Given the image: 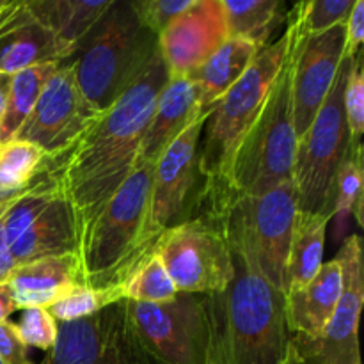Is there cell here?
<instances>
[{
	"label": "cell",
	"instance_id": "cell-34",
	"mask_svg": "<svg viewBox=\"0 0 364 364\" xmlns=\"http://www.w3.org/2000/svg\"><path fill=\"white\" fill-rule=\"evenodd\" d=\"M142 27L159 36L167 25L187 13L196 0H132Z\"/></svg>",
	"mask_w": 364,
	"mask_h": 364
},
{
	"label": "cell",
	"instance_id": "cell-31",
	"mask_svg": "<svg viewBox=\"0 0 364 364\" xmlns=\"http://www.w3.org/2000/svg\"><path fill=\"white\" fill-rule=\"evenodd\" d=\"M363 144L348 149L336 178V213H350L363 228L364 159Z\"/></svg>",
	"mask_w": 364,
	"mask_h": 364
},
{
	"label": "cell",
	"instance_id": "cell-10",
	"mask_svg": "<svg viewBox=\"0 0 364 364\" xmlns=\"http://www.w3.org/2000/svg\"><path fill=\"white\" fill-rule=\"evenodd\" d=\"M153 252L160 256L180 294H217L226 290L235 276L230 242L223 224L210 213L171 228Z\"/></svg>",
	"mask_w": 364,
	"mask_h": 364
},
{
	"label": "cell",
	"instance_id": "cell-24",
	"mask_svg": "<svg viewBox=\"0 0 364 364\" xmlns=\"http://www.w3.org/2000/svg\"><path fill=\"white\" fill-rule=\"evenodd\" d=\"M329 220L326 215L297 212L288 255V291L308 284L322 267Z\"/></svg>",
	"mask_w": 364,
	"mask_h": 364
},
{
	"label": "cell",
	"instance_id": "cell-14",
	"mask_svg": "<svg viewBox=\"0 0 364 364\" xmlns=\"http://www.w3.org/2000/svg\"><path fill=\"white\" fill-rule=\"evenodd\" d=\"M343 53L345 23L311 38H297L294 28L291 119L297 141L308 134L320 107L326 102L345 59Z\"/></svg>",
	"mask_w": 364,
	"mask_h": 364
},
{
	"label": "cell",
	"instance_id": "cell-1",
	"mask_svg": "<svg viewBox=\"0 0 364 364\" xmlns=\"http://www.w3.org/2000/svg\"><path fill=\"white\" fill-rule=\"evenodd\" d=\"M169 78L160 52L139 80L43 171L57 185L73 215L78 252L114 192L137 167V155L160 89Z\"/></svg>",
	"mask_w": 364,
	"mask_h": 364
},
{
	"label": "cell",
	"instance_id": "cell-39",
	"mask_svg": "<svg viewBox=\"0 0 364 364\" xmlns=\"http://www.w3.org/2000/svg\"><path fill=\"white\" fill-rule=\"evenodd\" d=\"M6 206H2V208H0V215H2V210L6 208ZM11 269H13V265H11L9 255H7L6 242H4V237H2V230H0V281L4 279V276H6Z\"/></svg>",
	"mask_w": 364,
	"mask_h": 364
},
{
	"label": "cell",
	"instance_id": "cell-16",
	"mask_svg": "<svg viewBox=\"0 0 364 364\" xmlns=\"http://www.w3.org/2000/svg\"><path fill=\"white\" fill-rule=\"evenodd\" d=\"M71 52L31 13L28 0H4L0 6V73L46 63H64Z\"/></svg>",
	"mask_w": 364,
	"mask_h": 364
},
{
	"label": "cell",
	"instance_id": "cell-32",
	"mask_svg": "<svg viewBox=\"0 0 364 364\" xmlns=\"http://www.w3.org/2000/svg\"><path fill=\"white\" fill-rule=\"evenodd\" d=\"M363 52L352 59L350 71L343 89V110L347 121L350 148L361 146L364 134V70H363Z\"/></svg>",
	"mask_w": 364,
	"mask_h": 364
},
{
	"label": "cell",
	"instance_id": "cell-43",
	"mask_svg": "<svg viewBox=\"0 0 364 364\" xmlns=\"http://www.w3.org/2000/svg\"><path fill=\"white\" fill-rule=\"evenodd\" d=\"M0 364H4V363H2V361H0Z\"/></svg>",
	"mask_w": 364,
	"mask_h": 364
},
{
	"label": "cell",
	"instance_id": "cell-25",
	"mask_svg": "<svg viewBox=\"0 0 364 364\" xmlns=\"http://www.w3.org/2000/svg\"><path fill=\"white\" fill-rule=\"evenodd\" d=\"M230 38L267 46L270 34L283 20V0H220Z\"/></svg>",
	"mask_w": 364,
	"mask_h": 364
},
{
	"label": "cell",
	"instance_id": "cell-41",
	"mask_svg": "<svg viewBox=\"0 0 364 364\" xmlns=\"http://www.w3.org/2000/svg\"><path fill=\"white\" fill-rule=\"evenodd\" d=\"M283 364H299L297 359H295V354H294V348H291V345L288 343V348H287V355H284V361Z\"/></svg>",
	"mask_w": 364,
	"mask_h": 364
},
{
	"label": "cell",
	"instance_id": "cell-37",
	"mask_svg": "<svg viewBox=\"0 0 364 364\" xmlns=\"http://www.w3.org/2000/svg\"><path fill=\"white\" fill-rule=\"evenodd\" d=\"M16 302H14L13 291L6 283L0 281V322L9 320V316L16 311Z\"/></svg>",
	"mask_w": 364,
	"mask_h": 364
},
{
	"label": "cell",
	"instance_id": "cell-7",
	"mask_svg": "<svg viewBox=\"0 0 364 364\" xmlns=\"http://www.w3.org/2000/svg\"><path fill=\"white\" fill-rule=\"evenodd\" d=\"M352 59H343L326 102L320 107L308 134L297 142L294 185L297 212L308 215H336V178L348 148L343 89Z\"/></svg>",
	"mask_w": 364,
	"mask_h": 364
},
{
	"label": "cell",
	"instance_id": "cell-17",
	"mask_svg": "<svg viewBox=\"0 0 364 364\" xmlns=\"http://www.w3.org/2000/svg\"><path fill=\"white\" fill-rule=\"evenodd\" d=\"M2 283L13 291L18 309L50 308L82 287L78 255L36 259L11 269Z\"/></svg>",
	"mask_w": 364,
	"mask_h": 364
},
{
	"label": "cell",
	"instance_id": "cell-28",
	"mask_svg": "<svg viewBox=\"0 0 364 364\" xmlns=\"http://www.w3.org/2000/svg\"><path fill=\"white\" fill-rule=\"evenodd\" d=\"M121 284L124 288V301L146 304L173 301L180 294L156 252H151L148 258L142 259Z\"/></svg>",
	"mask_w": 364,
	"mask_h": 364
},
{
	"label": "cell",
	"instance_id": "cell-12",
	"mask_svg": "<svg viewBox=\"0 0 364 364\" xmlns=\"http://www.w3.org/2000/svg\"><path fill=\"white\" fill-rule=\"evenodd\" d=\"M334 259L340 263L343 277L340 302L320 334H291L290 345L299 364H363L358 336L364 301L361 237L350 235Z\"/></svg>",
	"mask_w": 364,
	"mask_h": 364
},
{
	"label": "cell",
	"instance_id": "cell-21",
	"mask_svg": "<svg viewBox=\"0 0 364 364\" xmlns=\"http://www.w3.org/2000/svg\"><path fill=\"white\" fill-rule=\"evenodd\" d=\"M265 48V46H263ZM262 46L249 39L228 38L208 59L187 75L196 85L201 109H212L244 77Z\"/></svg>",
	"mask_w": 364,
	"mask_h": 364
},
{
	"label": "cell",
	"instance_id": "cell-9",
	"mask_svg": "<svg viewBox=\"0 0 364 364\" xmlns=\"http://www.w3.org/2000/svg\"><path fill=\"white\" fill-rule=\"evenodd\" d=\"M212 109H206L167 146L153 169L148 212L134 256V267L148 258L166 231L191 219L199 205L198 149ZM132 274V272H130Z\"/></svg>",
	"mask_w": 364,
	"mask_h": 364
},
{
	"label": "cell",
	"instance_id": "cell-26",
	"mask_svg": "<svg viewBox=\"0 0 364 364\" xmlns=\"http://www.w3.org/2000/svg\"><path fill=\"white\" fill-rule=\"evenodd\" d=\"M59 64L60 63L39 64V66L28 68V70L18 71L13 75L6 116H4L2 127H0V142L9 141L16 135Z\"/></svg>",
	"mask_w": 364,
	"mask_h": 364
},
{
	"label": "cell",
	"instance_id": "cell-4",
	"mask_svg": "<svg viewBox=\"0 0 364 364\" xmlns=\"http://www.w3.org/2000/svg\"><path fill=\"white\" fill-rule=\"evenodd\" d=\"M159 53V36L142 27L132 0H114L73 55L78 87L105 112L139 80Z\"/></svg>",
	"mask_w": 364,
	"mask_h": 364
},
{
	"label": "cell",
	"instance_id": "cell-22",
	"mask_svg": "<svg viewBox=\"0 0 364 364\" xmlns=\"http://www.w3.org/2000/svg\"><path fill=\"white\" fill-rule=\"evenodd\" d=\"M114 0H28L31 13L75 55Z\"/></svg>",
	"mask_w": 364,
	"mask_h": 364
},
{
	"label": "cell",
	"instance_id": "cell-33",
	"mask_svg": "<svg viewBox=\"0 0 364 364\" xmlns=\"http://www.w3.org/2000/svg\"><path fill=\"white\" fill-rule=\"evenodd\" d=\"M16 331L27 347L50 350L57 340L59 322L50 315L46 308H28L21 313Z\"/></svg>",
	"mask_w": 364,
	"mask_h": 364
},
{
	"label": "cell",
	"instance_id": "cell-40",
	"mask_svg": "<svg viewBox=\"0 0 364 364\" xmlns=\"http://www.w3.org/2000/svg\"><path fill=\"white\" fill-rule=\"evenodd\" d=\"M36 180H38V178H36ZM36 183V181H34ZM28 191V188H27ZM27 191H6V188H2L0 187V208H2V206H6V205H9L11 201H13V199H16L18 196H21L23 194V192H27Z\"/></svg>",
	"mask_w": 364,
	"mask_h": 364
},
{
	"label": "cell",
	"instance_id": "cell-42",
	"mask_svg": "<svg viewBox=\"0 0 364 364\" xmlns=\"http://www.w3.org/2000/svg\"><path fill=\"white\" fill-rule=\"evenodd\" d=\"M2 4H4V0H0V6H2Z\"/></svg>",
	"mask_w": 364,
	"mask_h": 364
},
{
	"label": "cell",
	"instance_id": "cell-11",
	"mask_svg": "<svg viewBox=\"0 0 364 364\" xmlns=\"http://www.w3.org/2000/svg\"><path fill=\"white\" fill-rule=\"evenodd\" d=\"M128 322L160 364H205L208 348L205 295L178 294L160 304L124 301Z\"/></svg>",
	"mask_w": 364,
	"mask_h": 364
},
{
	"label": "cell",
	"instance_id": "cell-19",
	"mask_svg": "<svg viewBox=\"0 0 364 364\" xmlns=\"http://www.w3.org/2000/svg\"><path fill=\"white\" fill-rule=\"evenodd\" d=\"M343 287L336 259L322 263L308 284L290 290L284 297V318L290 334L316 336L326 329L338 308Z\"/></svg>",
	"mask_w": 364,
	"mask_h": 364
},
{
	"label": "cell",
	"instance_id": "cell-18",
	"mask_svg": "<svg viewBox=\"0 0 364 364\" xmlns=\"http://www.w3.org/2000/svg\"><path fill=\"white\" fill-rule=\"evenodd\" d=\"M203 112L196 85L188 77H169L160 89L142 137L137 155V166L155 164L167 146Z\"/></svg>",
	"mask_w": 364,
	"mask_h": 364
},
{
	"label": "cell",
	"instance_id": "cell-20",
	"mask_svg": "<svg viewBox=\"0 0 364 364\" xmlns=\"http://www.w3.org/2000/svg\"><path fill=\"white\" fill-rule=\"evenodd\" d=\"M7 255L13 269L36 259L78 255L77 230L66 199L60 194L57 196L36 223L9 245Z\"/></svg>",
	"mask_w": 364,
	"mask_h": 364
},
{
	"label": "cell",
	"instance_id": "cell-36",
	"mask_svg": "<svg viewBox=\"0 0 364 364\" xmlns=\"http://www.w3.org/2000/svg\"><path fill=\"white\" fill-rule=\"evenodd\" d=\"M364 39V0H355L345 21V59H354L361 52Z\"/></svg>",
	"mask_w": 364,
	"mask_h": 364
},
{
	"label": "cell",
	"instance_id": "cell-13",
	"mask_svg": "<svg viewBox=\"0 0 364 364\" xmlns=\"http://www.w3.org/2000/svg\"><path fill=\"white\" fill-rule=\"evenodd\" d=\"M100 114L82 95L73 64L68 59L53 71L34 109L13 139L38 146L52 159L66 151Z\"/></svg>",
	"mask_w": 364,
	"mask_h": 364
},
{
	"label": "cell",
	"instance_id": "cell-27",
	"mask_svg": "<svg viewBox=\"0 0 364 364\" xmlns=\"http://www.w3.org/2000/svg\"><path fill=\"white\" fill-rule=\"evenodd\" d=\"M46 155L21 139L0 142V187L6 191H27L43 171Z\"/></svg>",
	"mask_w": 364,
	"mask_h": 364
},
{
	"label": "cell",
	"instance_id": "cell-6",
	"mask_svg": "<svg viewBox=\"0 0 364 364\" xmlns=\"http://www.w3.org/2000/svg\"><path fill=\"white\" fill-rule=\"evenodd\" d=\"M153 169L155 164L135 167L96 219L78 252L82 287H112L130 276L148 212Z\"/></svg>",
	"mask_w": 364,
	"mask_h": 364
},
{
	"label": "cell",
	"instance_id": "cell-2",
	"mask_svg": "<svg viewBox=\"0 0 364 364\" xmlns=\"http://www.w3.org/2000/svg\"><path fill=\"white\" fill-rule=\"evenodd\" d=\"M213 217L230 242L235 276L226 290L205 295V364H283L291 338L284 318V295L259 274L240 235L224 219Z\"/></svg>",
	"mask_w": 364,
	"mask_h": 364
},
{
	"label": "cell",
	"instance_id": "cell-15",
	"mask_svg": "<svg viewBox=\"0 0 364 364\" xmlns=\"http://www.w3.org/2000/svg\"><path fill=\"white\" fill-rule=\"evenodd\" d=\"M230 38L220 0H196L159 34V52L169 77H187Z\"/></svg>",
	"mask_w": 364,
	"mask_h": 364
},
{
	"label": "cell",
	"instance_id": "cell-35",
	"mask_svg": "<svg viewBox=\"0 0 364 364\" xmlns=\"http://www.w3.org/2000/svg\"><path fill=\"white\" fill-rule=\"evenodd\" d=\"M0 361L4 364H32L27 345L21 341L16 323L0 322Z\"/></svg>",
	"mask_w": 364,
	"mask_h": 364
},
{
	"label": "cell",
	"instance_id": "cell-8",
	"mask_svg": "<svg viewBox=\"0 0 364 364\" xmlns=\"http://www.w3.org/2000/svg\"><path fill=\"white\" fill-rule=\"evenodd\" d=\"M206 212L226 220L251 251L267 283L287 297L288 255L297 217L294 181L262 196L220 199L206 205Z\"/></svg>",
	"mask_w": 364,
	"mask_h": 364
},
{
	"label": "cell",
	"instance_id": "cell-38",
	"mask_svg": "<svg viewBox=\"0 0 364 364\" xmlns=\"http://www.w3.org/2000/svg\"><path fill=\"white\" fill-rule=\"evenodd\" d=\"M11 78H13V75L0 73V127H2L4 116H6L7 98H9V89H11Z\"/></svg>",
	"mask_w": 364,
	"mask_h": 364
},
{
	"label": "cell",
	"instance_id": "cell-5",
	"mask_svg": "<svg viewBox=\"0 0 364 364\" xmlns=\"http://www.w3.org/2000/svg\"><path fill=\"white\" fill-rule=\"evenodd\" d=\"M290 46L291 27L287 25L284 34L276 43L259 50L244 77L212 107L203 128L205 141L199 142L198 149V169L205 178L201 199L212 196L223 185L231 156L262 112Z\"/></svg>",
	"mask_w": 364,
	"mask_h": 364
},
{
	"label": "cell",
	"instance_id": "cell-3",
	"mask_svg": "<svg viewBox=\"0 0 364 364\" xmlns=\"http://www.w3.org/2000/svg\"><path fill=\"white\" fill-rule=\"evenodd\" d=\"M290 25V23H288ZM291 27V25H290ZM291 70H294V27L291 46L277 75L262 112L235 149L223 185L201 203L262 196L287 181H294L297 135L291 119Z\"/></svg>",
	"mask_w": 364,
	"mask_h": 364
},
{
	"label": "cell",
	"instance_id": "cell-29",
	"mask_svg": "<svg viewBox=\"0 0 364 364\" xmlns=\"http://www.w3.org/2000/svg\"><path fill=\"white\" fill-rule=\"evenodd\" d=\"M355 0H304L295 4L287 20L294 25L297 38L323 34L336 25H343Z\"/></svg>",
	"mask_w": 364,
	"mask_h": 364
},
{
	"label": "cell",
	"instance_id": "cell-23",
	"mask_svg": "<svg viewBox=\"0 0 364 364\" xmlns=\"http://www.w3.org/2000/svg\"><path fill=\"white\" fill-rule=\"evenodd\" d=\"M100 329L95 364H160L142 347L128 322L124 301L98 313Z\"/></svg>",
	"mask_w": 364,
	"mask_h": 364
},
{
	"label": "cell",
	"instance_id": "cell-30",
	"mask_svg": "<svg viewBox=\"0 0 364 364\" xmlns=\"http://www.w3.org/2000/svg\"><path fill=\"white\" fill-rule=\"evenodd\" d=\"M121 301H124L123 284H112V287L103 288L77 287L70 295H66L46 309L60 323L87 318V316L96 315V313L103 311L109 306L117 304Z\"/></svg>",
	"mask_w": 364,
	"mask_h": 364
}]
</instances>
